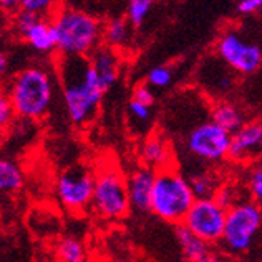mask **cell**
<instances>
[{
	"mask_svg": "<svg viewBox=\"0 0 262 262\" xmlns=\"http://www.w3.org/2000/svg\"><path fill=\"white\" fill-rule=\"evenodd\" d=\"M56 78L61 83L64 106L74 125L83 126L95 119L102 90L88 56H64L56 59Z\"/></svg>",
	"mask_w": 262,
	"mask_h": 262,
	"instance_id": "cell-1",
	"label": "cell"
},
{
	"mask_svg": "<svg viewBox=\"0 0 262 262\" xmlns=\"http://www.w3.org/2000/svg\"><path fill=\"white\" fill-rule=\"evenodd\" d=\"M56 50L64 56H91L104 40V24L93 15L71 7H58L50 18Z\"/></svg>",
	"mask_w": 262,
	"mask_h": 262,
	"instance_id": "cell-2",
	"label": "cell"
},
{
	"mask_svg": "<svg viewBox=\"0 0 262 262\" xmlns=\"http://www.w3.org/2000/svg\"><path fill=\"white\" fill-rule=\"evenodd\" d=\"M53 77L45 68L31 66L13 75L7 85L8 99L16 115L24 120H38L48 114L53 101Z\"/></svg>",
	"mask_w": 262,
	"mask_h": 262,
	"instance_id": "cell-3",
	"label": "cell"
},
{
	"mask_svg": "<svg viewBox=\"0 0 262 262\" xmlns=\"http://www.w3.org/2000/svg\"><path fill=\"white\" fill-rule=\"evenodd\" d=\"M195 202L189 179L184 178L176 165L157 171L150 206L155 216L174 226L182 224Z\"/></svg>",
	"mask_w": 262,
	"mask_h": 262,
	"instance_id": "cell-4",
	"label": "cell"
},
{
	"mask_svg": "<svg viewBox=\"0 0 262 262\" xmlns=\"http://www.w3.org/2000/svg\"><path fill=\"white\" fill-rule=\"evenodd\" d=\"M93 209L104 219H120L128 214V179L115 165L106 163L95 173Z\"/></svg>",
	"mask_w": 262,
	"mask_h": 262,
	"instance_id": "cell-5",
	"label": "cell"
},
{
	"mask_svg": "<svg viewBox=\"0 0 262 262\" xmlns=\"http://www.w3.org/2000/svg\"><path fill=\"white\" fill-rule=\"evenodd\" d=\"M262 224V209L254 202H240L227 211L226 230L221 243L232 254L245 253L251 246Z\"/></svg>",
	"mask_w": 262,
	"mask_h": 262,
	"instance_id": "cell-6",
	"label": "cell"
},
{
	"mask_svg": "<svg viewBox=\"0 0 262 262\" xmlns=\"http://www.w3.org/2000/svg\"><path fill=\"white\" fill-rule=\"evenodd\" d=\"M95 173L85 165L66 168L56 179V196L68 211H83L93 205Z\"/></svg>",
	"mask_w": 262,
	"mask_h": 262,
	"instance_id": "cell-7",
	"label": "cell"
},
{
	"mask_svg": "<svg viewBox=\"0 0 262 262\" xmlns=\"http://www.w3.org/2000/svg\"><path fill=\"white\" fill-rule=\"evenodd\" d=\"M232 135L214 122L196 125L186 138V149L195 159L216 163L229 159Z\"/></svg>",
	"mask_w": 262,
	"mask_h": 262,
	"instance_id": "cell-8",
	"label": "cell"
},
{
	"mask_svg": "<svg viewBox=\"0 0 262 262\" xmlns=\"http://www.w3.org/2000/svg\"><path fill=\"white\" fill-rule=\"evenodd\" d=\"M226 221L227 209H224L213 199L196 200L182 224L209 245L222 240L226 230Z\"/></svg>",
	"mask_w": 262,
	"mask_h": 262,
	"instance_id": "cell-9",
	"label": "cell"
},
{
	"mask_svg": "<svg viewBox=\"0 0 262 262\" xmlns=\"http://www.w3.org/2000/svg\"><path fill=\"white\" fill-rule=\"evenodd\" d=\"M217 56L224 61L229 68L238 74H253L262 64L260 47L246 42L237 32H226L219 37L216 43Z\"/></svg>",
	"mask_w": 262,
	"mask_h": 262,
	"instance_id": "cell-10",
	"label": "cell"
},
{
	"mask_svg": "<svg viewBox=\"0 0 262 262\" xmlns=\"http://www.w3.org/2000/svg\"><path fill=\"white\" fill-rule=\"evenodd\" d=\"M259 159H262V120H251L232 135L229 160L259 163Z\"/></svg>",
	"mask_w": 262,
	"mask_h": 262,
	"instance_id": "cell-11",
	"label": "cell"
},
{
	"mask_svg": "<svg viewBox=\"0 0 262 262\" xmlns=\"http://www.w3.org/2000/svg\"><path fill=\"white\" fill-rule=\"evenodd\" d=\"M155 174H157V171L142 165V166L136 168L135 171L126 178L128 179L129 206H131V209H135L136 213L150 211Z\"/></svg>",
	"mask_w": 262,
	"mask_h": 262,
	"instance_id": "cell-12",
	"label": "cell"
},
{
	"mask_svg": "<svg viewBox=\"0 0 262 262\" xmlns=\"http://www.w3.org/2000/svg\"><path fill=\"white\" fill-rule=\"evenodd\" d=\"M91 66L98 74L99 83L102 86L104 91L111 90L117 78H119V72H120V58L117 50L102 43L99 48H96L93 51V55L90 56Z\"/></svg>",
	"mask_w": 262,
	"mask_h": 262,
	"instance_id": "cell-13",
	"label": "cell"
},
{
	"mask_svg": "<svg viewBox=\"0 0 262 262\" xmlns=\"http://www.w3.org/2000/svg\"><path fill=\"white\" fill-rule=\"evenodd\" d=\"M141 160L144 166L154 169V171H160L163 168L174 165L171 146H169V142L159 133L150 135L144 141L141 147Z\"/></svg>",
	"mask_w": 262,
	"mask_h": 262,
	"instance_id": "cell-14",
	"label": "cell"
},
{
	"mask_svg": "<svg viewBox=\"0 0 262 262\" xmlns=\"http://www.w3.org/2000/svg\"><path fill=\"white\" fill-rule=\"evenodd\" d=\"M174 235L187 262H202L209 254V245L192 233L184 224L174 226Z\"/></svg>",
	"mask_w": 262,
	"mask_h": 262,
	"instance_id": "cell-15",
	"label": "cell"
},
{
	"mask_svg": "<svg viewBox=\"0 0 262 262\" xmlns=\"http://www.w3.org/2000/svg\"><path fill=\"white\" fill-rule=\"evenodd\" d=\"M209 115H211V122L229 131L230 135L237 133L246 123L243 111L237 104H233L230 101H219L217 104H214V107L211 109Z\"/></svg>",
	"mask_w": 262,
	"mask_h": 262,
	"instance_id": "cell-16",
	"label": "cell"
},
{
	"mask_svg": "<svg viewBox=\"0 0 262 262\" xmlns=\"http://www.w3.org/2000/svg\"><path fill=\"white\" fill-rule=\"evenodd\" d=\"M23 40L28 42L35 51L48 53V51L56 48V35L53 24H51L50 19H40L23 37Z\"/></svg>",
	"mask_w": 262,
	"mask_h": 262,
	"instance_id": "cell-17",
	"label": "cell"
},
{
	"mask_svg": "<svg viewBox=\"0 0 262 262\" xmlns=\"http://www.w3.org/2000/svg\"><path fill=\"white\" fill-rule=\"evenodd\" d=\"M189 182L196 200H213L222 186L219 184V179L216 178V174L209 171H200L192 174L189 178Z\"/></svg>",
	"mask_w": 262,
	"mask_h": 262,
	"instance_id": "cell-18",
	"label": "cell"
},
{
	"mask_svg": "<svg viewBox=\"0 0 262 262\" xmlns=\"http://www.w3.org/2000/svg\"><path fill=\"white\" fill-rule=\"evenodd\" d=\"M129 21L126 16H115L104 23V42L106 45L117 48L126 43L129 37Z\"/></svg>",
	"mask_w": 262,
	"mask_h": 262,
	"instance_id": "cell-19",
	"label": "cell"
},
{
	"mask_svg": "<svg viewBox=\"0 0 262 262\" xmlns=\"http://www.w3.org/2000/svg\"><path fill=\"white\" fill-rule=\"evenodd\" d=\"M23 171L21 168L11 160H0V189L4 192H18L23 187Z\"/></svg>",
	"mask_w": 262,
	"mask_h": 262,
	"instance_id": "cell-20",
	"label": "cell"
},
{
	"mask_svg": "<svg viewBox=\"0 0 262 262\" xmlns=\"http://www.w3.org/2000/svg\"><path fill=\"white\" fill-rule=\"evenodd\" d=\"M56 253L59 262H85V248L80 240L74 237L61 238Z\"/></svg>",
	"mask_w": 262,
	"mask_h": 262,
	"instance_id": "cell-21",
	"label": "cell"
},
{
	"mask_svg": "<svg viewBox=\"0 0 262 262\" xmlns=\"http://www.w3.org/2000/svg\"><path fill=\"white\" fill-rule=\"evenodd\" d=\"M40 19H43V18L35 15V13L26 11L21 8L16 15H13V29H15V32L23 38Z\"/></svg>",
	"mask_w": 262,
	"mask_h": 262,
	"instance_id": "cell-22",
	"label": "cell"
},
{
	"mask_svg": "<svg viewBox=\"0 0 262 262\" xmlns=\"http://www.w3.org/2000/svg\"><path fill=\"white\" fill-rule=\"evenodd\" d=\"M152 8L150 0H131L128 4L126 18L131 26H141Z\"/></svg>",
	"mask_w": 262,
	"mask_h": 262,
	"instance_id": "cell-23",
	"label": "cell"
},
{
	"mask_svg": "<svg viewBox=\"0 0 262 262\" xmlns=\"http://www.w3.org/2000/svg\"><path fill=\"white\" fill-rule=\"evenodd\" d=\"M248 189H250L253 202L260 206L262 205V162L256 163L251 168L250 178H248Z\"/></svg>",
	"mask_w": 262,
	"mask_h": 262,
	"instance_id": "cell-24",
	"label": "cell"
},
{
	"mask_svg": "<svg viewBox=\"0 0 262 262\" xmlns=\"http://www.w3.org/2000/svg\"><path fill=\"white\" fill-rule=\"evenodd\" d=\"M21 8L26 11L35 13L38 16H48V19L53 16V13L56 11V5L50 0H23L21 2Z\"/></svg>",
	"mask_w": 262,
	"mask_h": 262,
	"instance_id": "cell-25",
	"label": "cell"
},
{
	"mask_svg": "<svg viewBox=\"0 0 262 262\" xmlns=\"http://www.w3.org/2000/svg\"><path fill=\"white\" fill-rule=\"evenodd\" d=\"M173 74L169 71V68H165V66H159V68H154L149 75H147V83L157 88H163L171 83Z\"/></svg>",
	"mask_w": 262,
	"mask_h": 262,
	"instance_id": "cell-26",
	"label": "cell"
},
{
	"mask_svg": "<svg viewBox=\"0 0 262 262\" xmlns=\"http://www.w3.org/2000/svg\"><path fill=\"white\" fill-rule=\"evenodd\" d=\"M15 115H16V111L13 107L8 96L0 98V126L7 129L13 123V120H15Z\"/></svg>",
	"mask_w": 262,
	"mask_h": 262,
	"instance_id": "cell-27",
	"label": "cell"
},
{
	"mask_svg": "<svg viewBox=\"0 0 262 262\" xmlns=\"http://www.w3.org/2000/svg\"><path fill=\"white\" fill-rule=\"evenodd\" d=\"M235 189L233 187H230V186H221V189L217 190V193H216V196H214V200L224 208V209H229L230 208H233L237 203H240V202H237V199H235Z\"/></svg>",
	"mask_w": 262,
	"mask_h": 262,
	"instance_id": "cell-28",
	"label": "cell"
},
{
	"mask_svg": "<svg viewBox=\"0 0 262 262\" xmlns=\"http://www.w3.org/2000/svg\"><path fill=\"white\" fill-rule=\"evenodd\" d=\"M131 99H135V101L144 104V106H147V107H150L152 104H154V101H155L154 93L150 91V88H149L147 83H141V85H138V86L133 90V98H131Z\"/></svg>",
	"mask_w": 262,
	"mask_h": 262,
	"instance_id": "cell-29",
	"label": "cell"
},
{
	"mask_svg": "<svg viewBox=\"0 0 262 262\" xmlns=\"http://www.w3.org/2000/svg\"><path fill=\"white\" fill-rule=\"evenodd\" d=\"M128 109H129V114L135 117V119L144 122V120H149V117H150V107L147 106H144V104L135 101V99H131L128 102Z\"/></svg>",
	"mask_w": 262,
	"mask_h": 262,
	"instance_id": "cell-30",
	"label": "cell"
},
{
	"mask_svg": "<svg viewBox=\"0 0 262 262\" xmlns=\"http://www.w3.org/2000/svg\"><path fill=\"white\" fill-rule=\"evenodd\" d=\"M237 8L243 15H250V13H254L262 8V0H242Z\"/></svg>",
	"mask_w": 262,
	"mask_h": 262,
	"instance_id": "cell-31",
	"label": "cell"
},
{
	"mask_svg": "<svg viewBox=\"0 0 262 262\" xmlns=\"http://www.w3.org/2000/svg\"><path fill=\"white\" fill-rule=\"evenodd\" d=\"M7 68H8V59H7L5 55H2V56H0V72L5 74Z\"/></svg>",
	"mask_w": 262,
	"mask_h": 262,
	"instance_id": "cell-32",
	"label": "cell"
},
{
	"mask_svg": "<svg viewBox=\"0 0 262 262\" xmlns=\"http://www.w3.org/2000/svg\"><path fill=\"white\" fill-rule=\"evenodd\" d=\"M202 262H224L221 257H217V256H214V254H209L208 257H205Z\"/></svg>",
	"mask_w": 262,
	"mask_h": 262,
	"instance_id": "cell-33",
	"label": "cell"
},
{
	"mask_svg": "<svg viewBox=\"0 0 262 262\" xmlns=\"http://www.w3.org/2000/svg\"><path fill=\"white\" fill-rule=\"evenodd\" d=\"M184 262H187V260H184Z\"/></svg>",
	"mask_w": 262,
	"mask_h": 262,
	"instance_id": "cell-34",
	"label": "cell"
}]
</instances>
